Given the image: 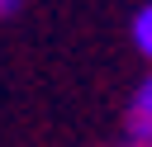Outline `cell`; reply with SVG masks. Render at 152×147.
<instances>
[{
	"label": "cell",
	"instance_id": "4",
	"mask_svg": "<svg viewBox=\"0 0 152 147\" xmlns=\"http://www.w3.org/2000/svg\"><path fill=\"white\" fill-rule=\"evenodd\" d=\"M119 147H128V142H119Z\"/></svg>",
	"mask_w": 152,
	"mask_h": 147
},
{
	"label": "cell",
	"instance_id": "1",
	"mask_svg": "<svg viewBox=\"0 0 152 147\" xmlns=\"http://www.w3.org/2000/svg\"><path fill=\"white\" fill-rule=\"evenodd\" d=\"M124 142H128V147H152V71H147V76L138 81V90L128 95Z\"/></svg>",
	"mask_w": 152,
	"mask_h": 147
},
{
	"label": "cell",
	"instance_id": "3",
	"mask_svg": "<svg viewBox=\"0 0 152 147\" xmlns=\"http://www.w3.org/2000/svg\"><path fill=\"white\" fill-rule=\"evenodd\" d=\"M19 9V0H0V14H14Z\"/></svg>",
	"mask_w": 152,
	"mask_h": 147
},
{
	"label": "cell",
	"instance_id": "2",
	"mask_svg": "<svg viewBox=\"0 0 152 147\" xmlns=\"http://www.w3.org/2000/svg\"><path fill=\"white\" fill-rule=\"evenodd\" d=\"M128 33H133V47H138V52L152 62V0H147V5L133 14V28H128Z\"/></svg>",
	"mask_w": 152,
	"mask_h": 147
}]
</instances>
